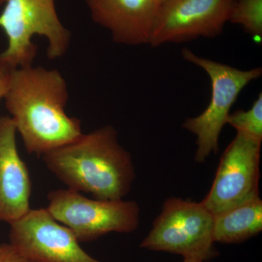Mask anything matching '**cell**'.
Listing matches in <instances>:
<instances>
[{"label": "cell", "instance_id": "obj_13", "mask_svg": "<svg viewBox=\"0 0 262 262\" xmlns=\"http://www.w3.org/2000/svg\"><path fill=\"white\" fill-rule=\"evenodd\" d=\"M229 22L242 26L253 37H262V0H236Z\"/></svg>", "mask_w": 262, "mask_h": 262}, {"label": "cell", "instance_id": "obj_7", "mask_svg": "<svg viewBox=\"0 0 262 262\" xmlns=\"http://www.w3.org/2000/svg\"><path fill=\"white\" fill-rule=\"evenodd\" d=\"M261 144L237 132L221 157L209 192L201 201L212 214L260 196Z\"/></svg>", "mask_w": 262, "mask_h": 262}, {"label": "cell", "instance_id": "obj_8", "mask_svg": "<svg viewBox=\"0 0 262 262\" xmlns=\"http://www.w3.org/2000/svg\"><path fill=\"white\" fill-rule=\"evenodd\" d=\"M10 226V244L29 261L103 262L82 249L71 229L47 208L30 209Z\"/></svg>", "mask_w": 262, "mask_h": 262}, {"label": "cell", "instance_id": "obj_1", "mask_svg": "<svg viewBox=\"0 0 262 262\" xmlns=\"http://www.w3.org/2000/svg\"><path fill=\"white\" fill-rule=\"evenodd\" d=\"M3 99L29 154L42 157L82 134L81 120L66 113L68 85L56 69H14Z\"/></svg>", "mask_w": 262, "mask_h": 262}, {"label": "cell", "instance_id": "obj_16", "mask_svg": "<svg viewBox=\"0 0 262 262\" xmlns=\"http://www.w3.org/2000/svg\"><path fill=\"white\" fill-rule=\"evenodd\" d=\"M13 69L10 68L0 60V100L3 99Z\"/></svg>", "mask_w": 262, "mask_h": 262}, {"label": "cell", "instance_id": "obj_3", "mask_svg": "<svg viewBox=\"0 0 262 262\" xmlns=\"http://www.w3.org/2000/svg\"><path fill=\"white\" fill-rule=\"evenodd\" d=\"M0 29L8 39L0 60L13 70L33 64L37 54L34 36L46 38L49 59L62 58L70 48L72 35L58 17L56 0H6Z\"/></svg>", "mask_w": 262, "mask_h": 262}, {"label": "cell", "instance_id": "obj_15", "mask_svg": "<svg viewBox=\"0 0 262 262\" xmlns=\"http://www.w3.org/2000/svg\"><path fill=\"white\" fill-rule=\"evenodd\" d=\"M0 262H31L10 244L0 245Z\"/></svg>", "mask_w": 262, "mask_h": 262}, {"label": "cell", "instance_id": "obj_19", "mask_svg": "<svg viewBox=\"0 0 262 262\" xmlns=\"http://www.w3.org/2000/svg\"><path fill=\"white\" fill-rule=\"evenodd\" d=\"M161 1H162V3H163V0H161Z\"/></svg>", "mask_w": 262, "mask_h": 262}, {"label": "cell", "instance_id": "obj_14", "mask_svg": "<svg viewBox=\"0 0 262 262\" xmlns=\"http://www.w3.org/2000/svg\"><path fill=\"white\" fill-rule=\"evenodd\" d=\"M227 124L232 125L237 133L262 141V94H258L251 108L239 110L230 114Z\"/></svg>", "mask_w": 262, "mask_h": 262}, {"label": "cell", "instance_id": "obj_10", "mask_svg": "<svg viewBox=\"0 0 262 262\" xmlns=\"http://www.w3.org/2000/svg\"><path fill=\"white\" fill-rule=\"evenodd\" d=\"M93 20L126 46L149 44L161 0H84Z\"/></svg>", "mask_w": 262, "mask_h": 262}, {"label": "cell", "instance_id": "obj_9", "mask_svg": "<svg viewBox=\"0 0 262 262\" xmlns=\"http://www.w3.org/2000/svg\"><path fill=\"white\" fill-rule=\"evenodd\" d=\"M236 0H163L155 18L149 44L182 42L220 35Z\"/></svg>", "mask_w": 262, "mask_h": 262}, {"label": "cell", "instance_id": "obj_2", "mask_svg": "<svg viewBox=\"0 0 262 262\" xmlns=\"http://www.w3.org/2000/svg\"><path fill=\"white\" fill-rule=\"evenodd\" d=\"M48 170L69 189L96 199L122 200L136 178L132 156L117 131L105 125L43 155Z\"/></svg>", "mask_w": 262, "mask_h": 262}, {"label": "cell", "instance_id": "obj_17", "mask_svg": "<svg viewBox=\"0 0 262 262\" xmlns=\"http://www.w3.org/2000/svg\"><path fill=\"white\" fill-rule=\"evenodd\" d=\"M183 262H204L202 258L198 257H185Z\"/></svg>", "mask_w": 262, "mask_h": 262}, {"label": "cell", "instance_id": "obj_4", "mask_svg": "<svg viewBox=\"0 0 262 262\" xmlns=\"http://www.w3.org/2000/svg\"><path fill=\"white\" fill-rule=\"evenodd\" d=\"M213 225V215L201 202L169 198L140 247L208 261L218 256Z\"/></svg>", "mask_w": 262, "mask_h": 262}, {"label": "cell", "instance_id": "obj_5", "mask_svg": "<svg viewBox=\"0 0 262 262\" xmlns=\"http://www.w3.org/2000/svg\"><path fill=\"white\" fill-rule=\"evenodd\" d=\"M47 209L71 229L78 242H91L112 232L131 233L140 223L136 201L91 199L73 189H56L48 194Z\"/></svg>", "mask_w": 262, "mask_h": 262}, {"label": "cell", "instance_id": "obj_12", "mask_svg": "<svg viewBox=\"0 0 262 262\" xmlns=\"http://www.w3.org/2000/svg\"><path fill=\"white\" fill-rule=\"evenodd\" d=\"M262 231V201L260 196L213 215L214 243L235 244Z\"/></svg>", "mask_w": 262, "mask_h": 262}, {"label": "cell", "instance_id": "obj_11", "mask_svg": "<svg viewBox=\"0 0 262 262\" xmlns=\"http://www.w3.org/2000/svg\"><path fill=\"white\" fill-rule=\"evenodd\" d=\"M17 130L10 116L0 117V221L10 224L31 209L32 184L17 149Z\"/></svg>", "mask_w": 262, "mask_h": 262}, {"label": "cell", "instance_id": "obj_18", "mask_svg": "<svg viewBox=\"0 0 262 262\" xmlns=\"http://www.w3.org/2000/svg\"><path fill=\"white\" fill-rule=\"evenodd\" d=\"M5 2H6V0H0V6L4 5Z\"/></svg>", "mask_w": 262, "mask_h": 262}, {"label": "cell", "instance_id": "obj_6", "mask_svg": "<svg viewBox=\"0 0 262 262\" xmlns=\"http://www.w3.org/2000/svg\"><path fill=\"white\" fill-rule=\"evenodd\" d=\"M187 61L201 67L211 82V98L205 111L188 118L183 127L196 136L194 160L203 163L211 154H216L221 132L228 122L230 110L243 89L251 81L261 77V68L241 70L230 66L196 56L190 50H182Z\"/></svg>", "mask_w": 262, "mask_h": 262}]
</instances>
